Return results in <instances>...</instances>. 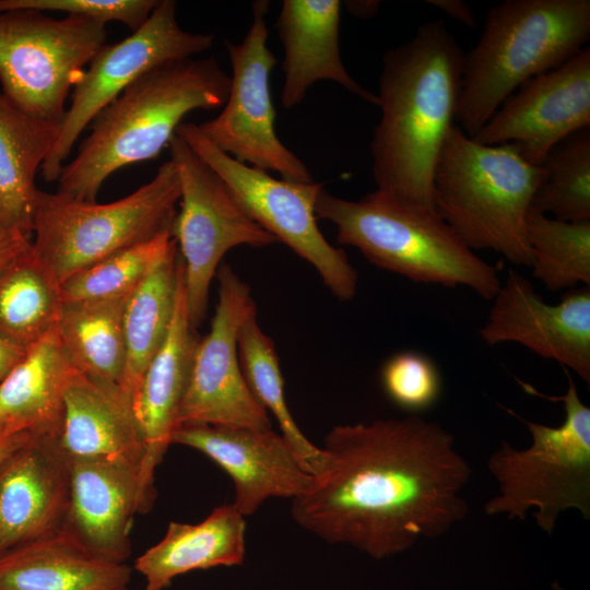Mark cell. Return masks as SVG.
<instances>
[{
	"label": "cell",
	"instance_id": "cell-1",
	"mask_svg": "<svg viewBox=\"0 0 590 590\" xmlns=\"http://www.w3.org/2000/svg\"><path fill=\"white\" fill-rule=\"evenodd\" d=\"M311 488L291 517L328 544L379 560L447 533L469 506L471 468L455 437L420 416L333 426Z\"/></svg>",
	"mask_w": 590,
	"mask_h": 590
},
{
	"label": "cell",
	"instance_id": "cell-2",
	"mask_svg": "<svg viewBox=\"0 0 590 590\" xmlns=\"http://www.w3.org/2000/svg\"><path fill=\"white\" fill-rule=\"evenodd\" d=\"M464 54L442 20L421 24L382 57L380 119L370 141L376 191L434 208V172L457 118Z\"/></svg>",
	"mask_w": 590,
	"mask_h": 590
},
{
	"label": "cell",
	"instance_id": "cell-3",
	"mask_svg": "<svg viewBox=\"0 0 590 590\" xmlns=\"http://www.w3.org/2000/svg\"><path fill=\"white\" fill-rule=\"evenodd\" d=\"M231 75L213 57L162 63L145 72L93 120L75 157L62 167L59 193L94 202L116 170L156 157L184 117L224 106Z\"/></svg>",
	"mask_w": 590,
	"mask_h": 590
},
{
	"label": "cell",
	"instance_id": "cell-4",
	"mask_svg": "<svg viewBox=\"0 0 590 590\" xmlns=\"http://www.w3.org/2000/svg\"><path fill=\"white\" fill-rule=\"evenodd\" d=\"M590 38L589 0H505L464 55L456 120L473 137L528 80L555 69Z\"/></svg>",
	"mask_w": 590,
	"mask_h": 590
},
{
	"label": "cell",
	"instance_id": "cell-5",
	"mask_svg": "<svg viewBox=\"0 0 590 590\" xmlns=\"http://www.w3.org/2000/svg\"><path fill=\"white\" fill-rule=\"evenodd\" d=\"M544 176L515 145L481 144L453 125L434 172V208L473 251L530 267L526 219Z\"/></svg>",
	"mask_w": 590,
	"mask_h": 590
},
{
	"label": "cell",
	"instance_id": "cell-6",
	"mask_svg": "<svg viewBox=\"0 0 590 590\" xmlns=\"http://www.w3.org/2000/svg\"><path fill=\"white\" fill-rule=\"evenodd\" d=\"M316 217L332 223L337 241L357 248L373 264L417 283L467 286L493 299L496 269L470 249L435 209L396 202L378 191L357 201L322 188Z\"/></svg>",
	"mask_w": 590,
	"mask_h": 590
},
{
	"label": "cell",
	"instance_id": "cell-7",
	"mask_svg": "<svg viewBox=\"0 0 590 590\" xmlns=\"http://www.w3.org/2000/svg\"><path fill=\"white\" fill-rule=\"evenodd\" d=\"M565 373L567 390L560 397H548L521 382L532 394L560 401L563 423L547 426L526 421L531 444L518 449L504 441L487 460L497 494L486 502L485 514L524 520L534 508L538 527L548 535L566 510L590 518V409Z\"/></svg>",
	"mask_w": 590,
	"mask_h": 590
},
{
	"label": "cell",
	"instance_id": "cell-8",
	"mask_svg": "<svg viewBox=\"0 0 590 590\" xmlns=\"http://www.w3.org/2000/svg\"><path fill=\"white\" fill-rule=\"evenodd\" d=\"M179 200V176L172 160L148 184L109 203L39 190L31 250L59 287L72 274L119 250L172 234Z\"/></svg>",
	"mask_w": 590,
	"mask_h": 590
},
{
	"label": "cell",
	"instance_id": "cell-9",
	"mask_svg": "<svg viewBox=\"0 0 590 590\" xmlns=\"http://www.w3.org/2000/svg\"><path fill=\"white\" fill-rule=\"evenodd\" d=\"M106 36V24L88 16L0 12L1 93L20 111L61 125L70 92Z\"/></svg>",
	"mask_w": 590,
	"mask_h": 590
},
{
	"label": "cell",
	"instance_id": "cell-10",
	"mask_svg": "<svg viewBox=\"0 0 590 590\" xmlns=\"http://www.w3.org/2000/svg\"><path fill=\"white\" fill-rule=\"evenodd\" d=\"M175 133L224 180L248 216L311 264L338 299L355 296L357 271L316 222L315 205L323 184L278 179L240 163L217 149L197 123L181 122Z\"/></svg>",
	"mask_w": 590,
	"mask_h": 590
},
{
	"label": "cell",
	"instance_id": "cell-11",
	"mask_svg": "<svg viewBox=\"0 0 590 590\" xmlns=\"http://www.w3.org/2000/svg\"><path fill=\"white\" fill-rule=\"evenodd\" d=\"M180 182L172 236L184 264L186 305L196 330L204 320L211 282L234 247L270 246L276 238L252 221L224 180L178 135L169 143Z\"/></svg>",
	"mask_w": 590,
	"mask_h": 590
},
{
	"label": "cell",
	"instance_id": "cell-12",
	"mask_svg": "<svg viewBox=\"0 0 590 590\" xmlns=\"http://www.w3.org/2000/svg\"><path fill=\"white\" fill-rule=\"evenodd\" d=\"M174 0H158L146 21L122 40L104 45L72 90L58 138L42 165L46 181L58 180L81 133L130 84L151 69L210 49L212 34L181 28Z\"/></svg>",
	"mask_w": 590,
	"mask_h": 590
},
{
	"label": "cell",
	"instance_id": "cell-13",
	"mask_svg": "<svg viewBox=\"0 0 590 590\" xmlns=\"http://www.w3.org/2000/svg\"><path fill=\"white\" fill-rule=\"evenodd\" d=\"M268 1L252 3V22L240 44L225 42L232 64L231 87L223 110L199 125L204 135L234 160L282 179L312 182L305 163L275 131L270 75L276 59L267 45Z\"/></svg>",
	"mask_w": 590,
	"mask_h": 590
},
{
	"label": "cell",
	"instance_id": "cell-14",
	"mask_svg": "<svg viewBox=\"0 0 590 590\" xmlns=\"http://www.w3.org/2000/svg\"><path fill=\"white\" fill-rule=\"evenodd\" d=\"M219 298L209 332L199 338L181 402L180 424L271 429L269 413L245 380L238 355V332L256 308L250 286L227 263L216 272ZM177 426V427H178Z\"/></svg>",
	"mask_w": 590,
	"mask_h": 590
},
{
	"label": "cell",
	"instance_id": "cell-15",
	"mask_svg": "<svg viewBox=\"0 0 590 590\" xmlns=\"http://www.w3.org/2000/svg\"><path fill=\"white\" fill-rule=\"evenodd\" d=\"M590 127V48L521 84L471 138L486 145L512 144L542 166L568 135Z\"/></svg>",
	"mask_w": 590,
	"mask_h": 590
},
{
	"label": "cell",
	"instance_id": "cell-16",
	"mask_svg": "<svg viewBox=\"0 0 590 590\" xmlns=\"http://www.w3.org/2000/svg\"><path fill=\"white\" fill-rule=\"evenodd\" d=\"M480 330L488 345L515 342L556 361L590 384V286L573 288L555 305L509 270Z\"/></svg>",
	"mask_w": 590,
	"mask_h": 590
},
{
	"label": "cell",
	"instance_id": "cell-17",
	"mask_svg": "<svg viewBox=\"0 0 590 590\" xmlns=\"http://www.w3.org/2000/svg\"><path fill=\"white\" fill-rule=\"evenodd\" d=\"M172 444L202 452L229 475L232 505L244 517L253 515L270 498H297L315 482L288 441L272 428L180 424Z\"/></svg>",
	"mask_w": 590,
	"mask_h": 590
},
{
	"label": "cell",
	"instance_id": "cell-18",
	"mask_svg": "<svg viewBox=\"0 0 590 590\" xmlns=\"http://www.w3.org/2000/svg\"><path fill=\"white\" fill-rule=\"evenodd\" d=\"M198 340L188 317L181 260L168 332L148 365L132 403V412L144 445L139 472L140 514H145L153 507L156 496L155 471L172 445L178 426V415Z\"/></svg>",
	"mask_w": 590,
	"mask_h": 590
},
{
	"label": "cell",
	"instance_id": "cell-19",
	"mask_svg": "<svg viewBox=\"0 0 590 590\" xmlns=\"http://www.w3.org/2000/svg\"><path fill=\"white\" fill-rule=\"evenodd\" d=\"M70 461L54 441L32 438L0 465V555L64 523Z\"/></svg>",
	"mask_w": 590,
	"mask_h": 590
},
{
	"label": "cell",
	"instance_id": "cell-20",
	"mask_svg": "<svg viewBox=\"0 0 590 590\" xmlns=\"http://www.w3.org/2000/svg\"><path fill=\"white\" fill-rule=\"evenodd\" d=\"M140 514L139 469L110 460L70 461L68 510L63 523L95 554L125 563L130 530Z\"/></svg>",
	"mask_w": 590,
	"mask_h": 590
},
{
	"label": "cell",
	"instance_id": "cell-21",
	"mask_svg": "<svg viewBox=\"0 0 590 590\" xmlns=\"http://www.w3.org/2000/svg\"><path fill=\"white\" fill-rule=\"evenodd\" d=\"M339 0H284L276 20L283 45L285 109L300 104L311 85L330 80L363 101L378 105L377 95L364 88L344 67L340 52Z\"/></svg>",
	"mask_w": 590,
	"mask_h": 590
},
{
	"label": "cell",
	"instance_id": "cell-22",
	"mask_svg": "<svg viewBox=\"0 0 590 590\" xmlns=\"http://www.w3.org/2000/svg\"><path fill=\"white\" fill-rule=\"evenodd\" d=\"M54 444L69 460H110L139 469L144 445L131 406L120 392L75 370L68 384Z\"/></svg>",
	"mask_w": 590,
	"mask_h": 590
},
{
	"label": "cell",
	"instance_id": "cell-23",
	"mask_svg": "<svg viewBox=\"0 0 590 590\" xmlns=\"http://www.w3.org/2000/svg\"><path fill=\"white\" fill-rule=\"evenodd\" d=\"M131 568L104 558L63 526L0 555V590H130Z\"/></svg>",
	"mask_w": 590,
	"mask_h": 590
},
{
	"label": "cell",
	"instance_id": "cell-24",
	"mask_svg": "<svg viewBox=\"0 0 590 590\" xmlns=\"http://www.w3.org/2000/svg\"><path fill=\"white\" fill-rule=\"evenodd\" d=\"M75 370L56 329L31 344L0 382V428L55 441Z\"/></svg>",
	"mask_w": 590,
	"mask_h": 590
},
{
	"label": "cell",
	"instance_id": "cell-25",
	"mask_svg": "<svg viewBox=\"0 0 590 590\" xmlns=\"http://www.w3.org/2000/svg\"><path fill=\"white\" fill-rule=\"evenodd\" d=\"M246 556V520L232 504L215 507L202 521H170L163 539L134 562L145 590H163L186 573L240 566Z\"/></svg>",
	"mask_w": 590,
	"mask_h": 590
},
{
	"label": "cell",
	"instance_id": "cell-26",
	"mask_svg": "<svg viewBox=\"0 0 590 590\" xmlns=\"http://www.w3.org/2000/svg\"><path fill=\"white\" fill-rule=\"evenodd\" d=\"M59 130L20 111L0 92V226L31 239L39 193L35 177Z\"/></svg>",
	"mask_w": 590,
	"mask_h": 590
},
{
	"label": "cell",
	"instance_id": "cell-27",
	"mask_svg": "<svg viewBox=\"0 0 590 590\" xmlns=\"http://www.w3.org/2000/svg\"><path fill=\"white\" fill-rule=\"evenodd\" d=\"M128 296L62 303L56 326L74 368L120 393L126 364L123 311Z\"/></svg>",
	"mask_w": 590,
	"mask_h": 590
},
{
	"label": "cell",
	"instance_id": "cell-28",
	"mask_svg": "<svg viewBox=\"0 0 590 590\" xmlns=\"http://www.w3.org/2000/svg\"><path fill=\"white\" fill-rule=\"evenodd\" d=\"M180 267L181 258L176 248L127 298L123 311L126 364L120 389L131 409L143 374L168 332Z\"/></svg>",
	"mask_w": 590,
	"mask_h": 590
},
{
	"label": "cell",
	"instance_id": "cell-29",
	"mask_svg": "<svg viewBox=\"0 0 590 590\" xmlns=\"http://www.w3.org/2000/svg\"><path fill=\"white\" fill-rule=\"evenodd\" d=\"M238 355L247 386L258 403L276 420L307 472L317 475L323 467V452L303 434L292 416L284 396V380L274 344L263 332L253 308L238 332Z\"/></svg>",
	"mask_w": 590,
	"mask_h": 590
},
{
	"label": "cell",
	"instance_id": "cell-30",
	"mask_svg": "<svg viewBox=\"0 0 590 590\" xmlns=\"http://www.w3.org/2000/svg\"><path fill=\"white\" fill-rule=\"evenodd\" d=\"M61 304L31 247L0 272V333L20 345L27 349L55 330Z\"/></svg>",
	"mask_w": 590,
	"mask_h": 590
},
{
	"label": "cell",
	"instance_id": "cell-31",
	"mask_svg": "<svg viewBox=\"0 0 590 590\" xmlns=\"http://www.w3.org/2000/svg\"><path fill=\"white\" fill-rule=\"evenodd\" d=\"M526 235L532 274L546 288L590 286V221H563L529 211Z\"/></svg>",
	"mask_w": 590,
	"mask_h": 590
},
{
	"label": "cell",
	"instance_id": "cell-32",
	"mask_svg": "<svg viewBox=\"0 0 590 590\" xmlns=\"http://www.w3.org/2000/svg\"><path fill=\"white\" fill-rule=\"evenodd\" d=\"M542 166L545 176L530 212L563 221H590V127L556 144Z\"/></svg>",
	"mask_w": 590,
	"mask_h": 590
},
{
	"label": "cell",
	"instance_id": "cell-33",
	"mask_svg": "<svg viewBox=\"0 0 590 590\" xmlns=\"http://www.w3.org/2000/svg\"><path fill=\"white\" fill-rule=\"evenodd\" d=\"M170 233L119 250L72 274L59 286L61 303L129 295L175 249Z\"/></svg>",
	"mask_w": 590,
	"mask_h": 590
},
{
	"label": "cell",
	"instance_id": "cell-34",
	"mask_svg": "<svg viewBox=\"0 0 590 590\" xmlns=\"http://www.w3.org/2000/svg\"><path fill=\"white\" fill-rule=\"evenodd\" d=\"M381 384L388 398L410 412L430 408L441 389L436 365L415 352H401L390 357L382 367Z\"/></svg>",
	"mask_w": 590,
	"mask_h": 590
},
{
	"label": "cell",
	"instance_id": "cell-35",
	"mask_svg": "<svg viewBox=\"0 0 590 590\" xmlns=\"http://www.w3.org/2000/svg\"><path fill=\"white\" fill-rule=\"evenodd\" d=\"M158 0H0V12L36 10L83 15L107 24L117 21L132 32L150 16Z\"/></svg>",
	"mask_w": 590,
	"mask_h": 590
},
{
	"label": "cell",
	"instance_id": "cell-36",
	"mask_svg": "<svg viewBox=\"0 0 590 590\" xmlns=\"http://www.w3.org/2000/svg\"><path fill=\"white\" fill-rule=\"evenodd\" d=\"M32 239L0 226V272L30 249Z\"/></svg>",
	"mask_w": 590,
	"mask_h": 590
},
{
	"label": "cell",
	"instance_id": "cell-37",
	"mask_svg": "<svg viewBox=\"0 0 590 590\" xmlns=\"http://www.w3.org/2000/svg\"><path fill=\"white\" fill-rule=\"evenodd\" d=\"M426 3L468 27H476L477 21L471 7L462 0H427Z\"/></svg>",
	"mask_w": 590,
	"mask_h": 590
},
{
	"label": "cell",
	"instance_id": "cell-38",
	"mask_svg": "<svg viewBox=\"0 0 590 590\" xmlns=\"http://www.w3.org/2000/svg\"><path fill=\"white\" fill-rule=\"evenodd\" d=\"M26 347L0 333V382L25 355Z\"/></svg>",
	"mask_w": 590,
	"mask_h": 590
},
{
	"label": "cell",
	"instance_id": "cell-39",
	"mask_svg": "<svg viewBox=\"0 0 590 590\" xmlns=\"http://www.w3.org/2000/svg\"><path fill=\"white\" fill-rule=\"evenodd\" d=\"M32 439L27 434L11 433L0 428V465L20 447Z\"/></svg>",
	"mask_w": 590,
	"mask_h": 590
},
{
	"label": "cell",
	"instance_id": "cell-40",
	"mask_svg": "<svg viewBox=\"0 0 590 590\" xmlns=\"http://www.w3.org/2000/svg\"><path fill=\"white\" fill-rule=\"evenodd\" d=\"M344 3L352 15L364 20L374 17L380 7V2L376 0H351Z\"/></svg>",
	"mask_w": 590,
	"mask_h": 590
}]
</instances>
